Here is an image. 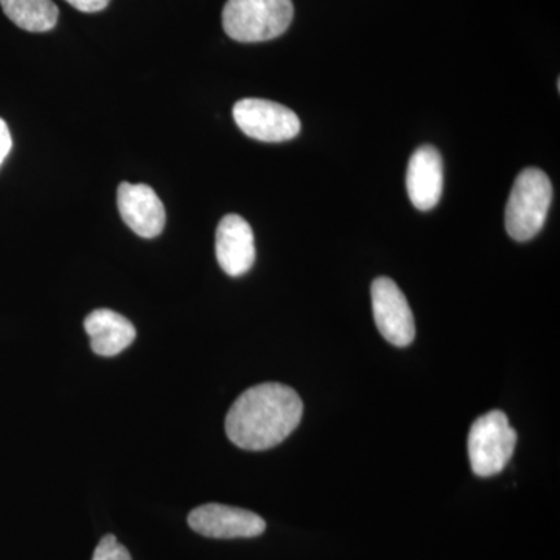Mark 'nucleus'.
<instances>
[{"label": "nucleus", "instance_id": "f257e3e1", "mask_svg": "<svg viewBox=\"0 0 560 560\" xmlns=\"http://www.w3.org/2000/svg\"><path fill=\"white\" fill-rule=\"evenodd\" d=\"M302 411L296 390L280 383H261L234 401L224 427L232 444L243 451H268L298 429Z\"/></svg>", "mask_w": 560, "mask_h": 560}, {"label": "nucleus", "instance_id": "f03ea898", "mask_svg": "<svg viewBox=\"0 0 560 560\" xmlns=\"http://www.w3.org/2000/svg\"><path fill=\"white\" fill-rule=\"evenodd\" d=\"M293 16L291 0H228L223 28L238 43H264L289 31Z\"/></svg>", "mask_w": 560, "mask_h": 560}, {"label": "nucleus", "instance_id": "7ed1b4c3", "mask_svg": "<svg viewBox=\"0 0 560 560\" xmlns=\"http://www.w3.org/2000/svg\"><path fill=\"white\" fill-rule=\"evenodd\" d=\"M552 201L547 173L525 168L515 179L506 206V231L514 241L528 242L539 234Z\"/></svg>", "mask_w": 560, "mask_h": 560}, {"label": "nucleus", "instance_id": "20e7f679", "mask_svg": "<svg viewBox=\"0 0 560 560\" xmlns=\"http://www.w3.org/2000/svg\"><path fill=\"white\" fill-rule=\"evenodd\" d=\"M517 445V433L503 411L493 410L475 420L470 427V466L477 477L499 475L510 463Z\"/></svg>", "mask_w": 560, "mask_h": 560}, {"label": "nucleus", "instance_id": "39448f33", "mask_svg": "<svg viewBox=\"0 0 560 560\" xmlns=\"http://www.w3.org/2000/svg\"><path fill=\"white\" fill-rule=\"evenodd\" d=\"M232 114L237 127L260 142H285L301 131L300 117L293 110L264 98H243L235 103Z\"/></svg>", "mask_w": 560, "mask_h": 560}, {"label": "nucleus", "instance_id": "423d86ee", "mask_svg": "<svg viewBox=\"0 0 560 560\" xmlns=\"http://www.w3.org/2000/svg\"><path fill=\"white\" fill-rule=\"evenodd\" d=\"M372 312L382 337L396 348H407L416 337L415 316L397 283L378 278L371 287Z\"/></svg>", "mask_w": 560, "mask_h": 560}, {"label": "nucleus", "instance_id": "0eeeda50", "mask_svg": "<svg viewBox=\"0 0 560 560\" xmlns=\"http://www.w3.org/2000/svg\"><path fill=\"white\" fill-rule=\"evenodd\" d=\"M187 522L195 533L210 539H250L267 529V523L256 512L219 503L195 508Z\"/></svg>", "mask_w": 560, "mask_h": 560}, {"label": "nucleus", "instance_id": "6e6552de", "mask_svg": "<svg viewBox=\"0 0 560 560\" xmlns=\"http://www.w3.org/2000/svg\"><path fill=\"white\" fill-rule=\"evenodd\" d=\"M117 206L121 220L139 237L154 238L164 231L167 213L156 191L147 184L121 183Z\"/></svg>", "mask_w": 560, "mask_h": 560}, {"label": "nucleus", "instance_id": "1a4fd4ad", "mask_svg": "<svg viewBox=\"0 0 560 560\" xmlns=\"http://www.w3.org/2000/svg\"><path fill=\"white\" fill-rule=\"evenodd\" d=\"M215 254L228 276L246 275L256 261V243L248 221L235 213L223 217L217 228Z\"/></svg>", "mask_w": 560, "mask_h": 560}, {"label": "nucleus", "instance_id": "9d476101", "mask_svg": "<svg viewBox=\"0 0 560 560\" xmlns=\"http://www.w3.org/2000/svg\"><path fill=\"white\" fill-rule=\"evenodd\" d=\"M444 190V164L440 151L431 145L419 147L407 171L408 197L416 209L427 212L440 202Z\"/></svg>", "mask_w": 560, "mask_h": 560}, {"label": "nucleus", "instance_id": "9b49d317", "mask_svg": "<svg viewBox=\"0 0 560 560\" xmlns=\"http://www.w3.org/2000/svg\"><path fill=\"white\" fill-rule=\"evenodd\" d=\"M91 348L97 355L116 357L136 340V327L130 319L109 308L91 312L84 319Z\"/></svg>", "mask_w": 560, "mask_h": 560}, {"label": "nucleus", "instance_id": "f8f14e48", "mask_svg": "<svg viewBox=\"0 0 560 560\" xmlns=\"http://www.w3.org/2000/svg\"><path fill=\"white\" fill-rule=\"evenodd\" d=\"M0 5L13 24L32 33L51 31L60 14L54 0H0Z\"/></svg>", "mask_w": 560, "mask_h": 560}, {"label": "nucleus", "instance_id": "ddd939ff", "mask_svg": "<svg viewBox=\"0 0 560 560\" xmlns=\"http://www.w3.org/2000/svg\"><path fill=\"white\" fill-rule=\"evenodd\" d=\"M92 560H132L130 551L117 540L116 536L108 534L97 545Z\"/></svg>", "mask_w": 560, "mask_h": 560}, {"label": "nucleus", "instance_id": "4468645a", "mask_svg": "<svg viewBox=\"0 0 560 560\" xmlns=\"http://www.w3.org/2000/svg\"><path fill=\"white\" fill-rule=\"evenodd\" d=\"M66 2L83 13H97V11L105 10L110 0H66Z\"/></svg>", "mask_w": 560, "mask_h": 560}, {"label": "nucleus", "instance_id": "2eb2a0df", "mask_svg": "<svg viewBox=\"0 0 560 560\" xmlns=\"http://www.w3.org/2000/svg\"><path fill=\"white\" fill-rule=\"evenodd\" d=\"M11 149H13V139H11L9 125L5 124V120L0 119V167L9 156Z\"/></svg>", "mask_w": 560, "mask_h": 560}]
</instances>
